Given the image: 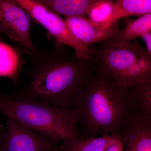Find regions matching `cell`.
Listing matches in <instances>:
<instances>
[{
	"label": "cell",
	"instance_id": "6da1fadb",
	"mask_svg": "<svg viewBox=\"0 0 151 151\" xmlns=\"http://www.w3.org/2000/svg\"><path fill=\"white\" fill-rule=\"evenodd\" d=\"M29 55L27 82L14 91L11 98L72 110L94 72L92 61L71 54L67 46L55 43L51 50L36 48Z\"/></svg>",
	"mask_w": 151,
	"mask_h": 151
},
{
	"label": "cell",
	"instance_id": "7a4b0ae2",
	"mask_svg": "<svg viewBox=\"0 0 151 151\" xmlns=\"http://www.w3.org/2000/svg\"><path fill=\"white\" fill-rule=\"evenodd\" d=\"M72 111L82 139L121 136L138 113L129 88L119 86L94 68Z\"/></svg>",
	"mask_w": 151,
	"mask_h": 151
},
{
	"label": "cell",
	"instance_id": "3957f363",
	"mask_svg": "<svg viewBox=\"0 0 151 151\" xmlns=\"http://www.w3.org/2000/svg\"><path fill=\"white\" fill-rule=\"evenodd\" d=\"M90 47L94 69L119 86L130 88L151 78V55L136 40L124 43L108 39Z\"/></svg>",
	"mask_w": 151,
	"mask_h": 151
},
{
	"label": "cell",
	"instance_id": "277c9868",
	"mask_svg": "<svg viewBox=\"0 0 151 151\" xmlns=\"http://www.w3.org/2000/svg\"><path fill=\"white\" fill-rule=\"evenodd\" d=\"M0 112L39 134L59 142L81 138L72 110L35 101L0 99Z\"/></svg>",
	"mask_w": 151,
	"mask_h": 151
},
{
	"label": "cell",
	"instance_id": "5b68a950",
	"mask_svg": "<svg viewBox=\"0 0 151 151\" xmlns=\"http://www.w3.org/2000/svg\"><path fill=\"white\" fill-rule=\"evenodd\" d=\"M18 4L27 12L31 18L41 25L55 40V44L70 47L75 54L84 59H89L92 48L86 47L72 34L60 16L52 12L38 0H16Z\"/></svg>",
	"mask_w": 151,
	"mask_h": 151
},
{
	"label": "cell",
	"instance_id": "8992f818",
	"mask_svg": "<svg viewBox=\"0 0 151 151\" xmlns=\"http://www.w3.org/2000/svg\"><path fill=\"white\" fill-rule=\"evenodd\" d=\"M3 139L4 151H54L58 142L31 131L7 116Z\"/></svg>",
	"mask_w": 151,
	"mask_h": 151
},
{
	"label": "cell",
	"instance_id": "52a82bcc",
	"mask_svg": "<svg viewBox=\"0 0 151 151\" xmlns=\"http://www.w3.org/2000/svg\"><path fill=\"white\" fill-rule=\"evenodd\" d=\"M30 18L16 0H0V21L7 31L8 37L29 54L36 48L30 36Z\"/></svg>",
	"mask_w": 151,
	"mask_h": 151
},
{
	"label": "cell",
	"instance_id": "ba28073f",
	"mask_svg": "<svg viewBox=\"0 0 151 151\" xmlns=\"http://www.w3.org/2000/svg\"><path fill=\"white\" fill-rule=\"evenodd\" d=\"M121 137L124 151H151V119L136 113Z\"/></svg>",
	"mask_w": 151,
	"mask_h": 151
},
{
	"label": "cell",
	"instance_id": "9c48e42d",
	"mask_svg": "<svg viewBox=\"0 0 151 151\" xmlns=\"http://www.w3.org/2000/svg\"><path fill=\"white\" fill-rule=\"evenodd\" d=\"M65 21L74 37L86 47L110 38L119 29L117 25L110 29H102L86 17L65 18Z\"/></svg>",
	"mask_w": 151,
	"mask_h": 151
},
{
	"label": "cell",
	"instance_id": "30bf717a",
	"mask_svg": "<svg viewBox=\"0 0 151 151\" xmlns=\"http://www.w3.org/2000/svg\"><path fill=\"white\" fill-rule=\"evenodd\" d=\"M95 0H38L50 11L65 18L86 17Z\"/></svg>",
	"mask_w": 151,
	"mask_h": 151
},
{
	"label": "cell",
	"instance_id": "8fae6325",
	"mask_svg": "<svg viewBox=\"0 0 151 151\" xmlns=\"http://www.w3.org/2000/svg\"><path fill=\"white\" fill-rule=\"evenodd\" d=\"M121 138V136L116 134L73 139L64 141L59 148L61 151H104Z\"/></svg>",
	"mask_w": 151,
	"mask_h": 151
},
{
	"label": "cell",
	"instance_id": "7c38bea8",
	"mask_svg": "<svg viewBox=\"0 0 151 151\" xmlns=\"http://www.w3.org/2000/svg\"><path fill=\"white\" fill-rule=\"evenodd\" d=\"M22 65V60L18 50L0 42V76L9 77L17 85Z\"/></svg>",
	"mask_w": 151,
	"mask_h": 151
},
{
	"label": "cell",
	"instance_id": "4fadbf2b",
	"mask_svg": "<svg viewBox=\"0 0 151 151\" xmlns=\"http://www.w3.org/2000/svg\"><path fill=\"white\" fill-rule=\"evenodd\" d=\"M151 13V0H118L115 1L111 26L119 24L121 19L128 17L142 16Z\"/></svg>",
	"mask_w": 151,
	"mask_h": 151
},
{
	"label": "cell",
	"instance_id": "5bb4252c",
	"mask_svg": "<svg viewBox=\"0 0 151 151\" xmlns=\"http://www.w3.org/2000/svg\"><path fill=\"white\" fill-rule=\"evenodd\" d=\"M151 13L139 17L137 19L129 21L124 29H119L110 38L119 42L128 43L136 40L144 33L151 31Z\"/></svg>",
	"mask_w": 151,
	"mask_h": 151
},
{
	"label": "cell",
	"instance_id": "9a60e30c",
	"mask_svg": "<svg viewBox=\"0 0 151 151\" xmlns=\"http://www.w3.org/2000/svg\"><path fill=\"white\" fill-rule=\"evenodd\" d=\"M115 1L111 0H95L90 7L87 15L88 19L97 27L108 29L119 25L111 26Z\"/></svg>",
	"mask_w": 151,
	"mask_h": 151
},
{
	"label": "cell",
	"instance_id": "2e32d148",
	"mask_svg": "<svg viewBox=\"0 0 151 151\" xmlns=\"http://www.w3.org/2000/svg\"><path fill=\"white\" fill-rule=\"evenodd\" d=\"M129 89L134 99L138 113L151 119V78Z\"/></svg>",
	"mask_w": 151,
	"mask_h": 151
},
{
	"label": "cell",
	"instance_id": "e0dca14e",
	"mask_svg": "<svg viewBox=\"0 0 151 151\" xmlns=\"http://www.w3.org/2000/svg\"><path fill=\"white\" fill-rule=\"evenodd\" d=\"M104 151H124V145L121 138L117 140Z\"/></svg>",
	"mask_w": 151,
	"mask_h": 151
},
{
	"label": "cell",
	"instance_id": "ac0fdd59",
	"mask_svg": "<svg viewBox=\"0 0 151 151\" xmlns=\"http://www.w3.org/2000/svg\"><path fill=\"white\" fill-rule=\"evenodd\" d=\"M145 41L147 51L149 54L151 55V31L143 33L140 36Z\"/></svg>",
	"mask_w": 151,
	"mask_h": 151
},
{
	"label": "cell",
	"instance_id": "d6986e66",
	"mask_svg": "<svg viewBox=\"0 0 151 151\" xmlns=\"http://www.w3.org/2000/svg\"><path fill=\"white\" fill-rule=\"evenodd\" d=\"M4 133L5 132L4 130H0V151H4L3 146V138H4Z\"/></svg>",
	"mask_w": 151,
	"mask_h": 151
},
{
	"label": "cell",
	"instance_id": "ffe728a7",
	"mask_svg": "<svg viewBox=\"0 0 151 151\" xmlns=\"http://www.w3.org/2000/svg\"><path fill=\"white\" fill-rule=\"evenodd\" d=\"M0 32L2 33L3 34L6 35V31L4 25L1 22H0Z\"/></svg>",
	"mask_w": 151,
	"mask_h": 151
},
{
	"label": "cell",
	"instance_id": "44dd1931",
	"mask_svg": "<svg viewBox=\"0 0 151 151\" xmlns=\"http://www.w3.org/2000/svg\"><path fill=\"white\" fill-rule=\"evenodd\" d=\"M7 96H4V95L0 94V99H4V98H6Z\"/></svg>",
	"mask_w": 151,
	"mask_h": 151
},
{
	"label": "cell",
	"instance_id": "7402d4cb",
	"mask_svg": "<svg viewBox=\"0 0 151 151\" xmlns=\"http://www.w3.org/2000/svg\"><path fill=\"white\" fill-rule=\"evenodd\" d=\"M54 151H61V150H60V149L59 147H58V148H57L56 150H55Z\"/></svg>",
	"mask_w": 151,
	"mask_h": 151
}]
</instances>
